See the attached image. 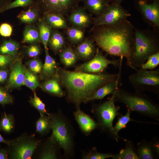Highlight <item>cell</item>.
Listing matches in <instances>:
<instances>
[{
    "instance_id": "obj_1",
    "label": "cell",
    "mask_w": 159,
    "mask_h": 159,
    "mask_svg": "<svg viewBox=\"0 0 159 159\" xmlns=\"http://www.w3.org/2000/svg\"><path fill=\"white\" fill-rule=\"evenodd\" d=\"M92 40L103 51L113 56L125 57L132 68L131 59L134 49V27L127 19L92 29Z\"/></svg>"
},
{
    "instance_id": "obj_2",
    "label": "cell",
    "mask_w": 159,
    "mask_h": 159,
    "mask_svg": "<svg viewBox=\"0 0 159 159\" xmlns=\"http://www.w3.org/2000/svg\"><path fill=\"white\" fill-rule=\"evenodd\" d=\"M58 73L61 83L65 89L68 100L80 108L95 92L105 84L121 76L120 71L116 74L89 73L71 71L59 68Z\"/></svg>"
},
{
    "instance_id": "obj_3",
    "label": "cell",
    "mask_w": 159,
    "mask_h": 159,
    "mask_svg": "<svg viewBox=\"0 0 159 159\" xmlns=\"http://www.w3.org/2000/svg\"><path fill=\"white\" fill-rule=\"evenodd\" d=\"M159 32L146 29H138L134 27V52L131 59L132 69L137 71L149 57L159 52Z\"/></svg>"
},
{
    "instance_id": "obj_4",
    "label": "cell",
    "mask_w": 159,
    "mask_h": 159,
    "mask_svg": "<svg viewBox=\"0 0 159 159\" xmlns=\"http://www.w3.org/2000/svg\"><path fill=\"white\" fill-rule=\"evenodd\" d=\"M51 122L50 136L64 151L65 158H72L74 153V130L68 119L60 111L49 113Z\"/></svg>"
},
{
    "instance_id": "obj_5",
    "label": "cell",
    "mask_w": 159,
    "mask_h": 159,
    "mask_svg": "<svg viewBox=\"0 0 159 159\" xmlns=\"http://www.w3.org/2000/svg\"><path fill=\"white\" fill-rule=\"evenodd\" d=\"M115 101L124 104L131 111L159 120V105L142 93L129 92L119 88L114 94Z\"/></svg>"
},
{
    "instance_id": "obj_6",
    "label": "cell",
    "mask_w": 159,
    "mask_h": 159,
    "mask_svg": "<svg viewBox=\"0 0 159 159\" xmlns=\"http://www.w3.org/2000/svg\"><path fill=\"white\" fill-rule=\"evenodd\" d=\"M114 94L103 103L94 105L92 111L97 120V128L107 133L111 138L118 141L121 138L117 137L113 131V122L115 118L120 114V107L115 104Z\"/></svg>"
},
{
    "instance_id": "obj_7",
    "label": "cell",
    "mask_w": 159,
    "mask_h": 159,
    "mask_svg": "<svg viewBox=\"0 0 159 159\" xmlns=\"http://www.w3.org/2000/svg\"><path fill=\"white\" fill-rule=\"evenodd\" d=\"M7 145L9 158L30 159L41 140L37 139L34 134L24 133L17 138L9 140Z\"/></svg>"
},
{
    "instance_id": "obj_8",
    "label": "cell",
    "mask_w": 159,
    "mask_h": 159,
    "mask_svg": "<svg viewBox=\"0 0 159 159\" xmlns=\"http://www.w3.org/2000/svg\"><path fill=\"white\" fill-rule=\"evenodd\" d=\"M129 82L135 92L142 93L151 92L159 95V69H140L129 77Z\"/></svg>"
},
{
    "instance_id": "obj_9",
    "label": "cell",
    "mask_w": 159,
    "mask_h": 159,
    "mask_svg": "<svg viewBox=\"0 0 159 159\" xmlns=\"http://www.w3.org/2000/svg\"><path fill=\"white\" fill-rule=\"evenodd\" d=\"M123 59V57H120L117 59H109L97 48L93 57L87 62L77 67L75 71L89 73H101L109 64L121 69Z\"/></svg>"
},
{
    "instance_id": "obj_10",
    "label": "cell",
    "mask_w": 159,
    "mask_h": 159,
    "mask_svg": "<svg viewBox=\"0 0 159 159\" xmlns=\"http://www.w3.org/2000/svg\"><path fill=\"white\" fill-rule=\"evenodd\" d=\"M130 16V13L124 9L120 3L113 2L109 4L103 12L93 19L92 29L100 26L118 23L127 19Z\"/></svg>"
},
{
    "instance_id": "obj_11",
    "label": "cell",
    "mask_w": 159,
    "mask_h": 159,
    "mask_svg": "<svg viewBox=\"0 0 159 159\" xmlns=\"http://www.w3.org/2000/svg\"><path fill=\"white\" fill-rule=\"evenodd\" d=\"M82 0H36L35 4L44 14L54 13L64 16L78 6Z\"/></svg>"
},
{
    "instance_id": "obj_12",
    "label": "cell",
    "mask_w": 159,
    "mask_h": 159,
    "mask_svg": "<svg viewBox=\"0 0 159 159\" xmlns=\"http://www.w3.org/2000/svg\"><path fill=\"white\" fill-rule=\"evenodd\" d=\"M137 8L145 22L153 29L159 32V0L149 2L148 0H139Z\"/></svg>"
},
{
    "instance_id": "obj_13",
    "label": "cell",
    "mask_w": 159,
    "mask_h": 159,
    "mask_svg": "<svg viewBox=\"0 0 159 159\" xmlns=\"http://www.w3.org/2000/svg\"><path fill=\"white\" fill-rule=\"evenodd\" d=\"M60 148L51 137L40 143L32 156L39 159H57L62 158Z\"/></svg>"
},
{
    "instance_id": "obj_14",
    "label": "cell",
    "mask_w": 159,
    "mask_h": 159,
    "mask_svg": "<svg viewBox=\"0 0 159 159\" xmlns=\"http://www.w3.org/2000/svg\"><path fill=\"white\" fill-rule=\"evenodd\" d=\"M26 69L20 60L14 62L11 67L6 87V90L17 88L24 85Z\"/></svg>"
},
{
    "instance_id": "obj_15",
    "label": "cell",
    "mask_w": 159,
    "mask_h": 159,
    "mask_svg": "<svg viewBox=\"0 0 159 159\" xmlns=\"http://www.w3.org/2000/svg\"><path fill=\"white\" fill-rule=\"evenodd\" d=\"M68 20L72 26L84 29L92 23L93 20L83 7L78 6L69 14Z\"/></svg>"
},
{
    "instance_id": "obj_16",
    "label": "cell",
    "mask_w": 159,
    "mask_h": 159,
    "mask_svg": "<svg viewBox=\"0 0 159 159\" xmlns=\"http://www.w3.org/2000/svg\"><path fill=\"white\" fill-rule=\"evenodd\" d=\"M74 119L82 132L86 136L97 128V122L90 116L82 111L80 108L74 112Z\"/></svg>"
},
{
    "instance_id": "obj_17",
    "label": "cell",
    "mask_w": 159,
    "mask_h": 159,
    "mask_svg": "<svg viewBox=\"0 0 159 159\" xmlns=\"http://www.w3.org/2000/svg\"><path fill=\"white\" fill-rule=\"evenodd\" d=\"M122 85L121 76L100 87L93 95L86 100L85 103L96 100H101L106 96L114 94Z\"/></svg>"
},
{
    "instance_id": "obj_18",
    "label": "cell",
    "mask_w": 159,
    "mask_h": 159,
    "mask_svg": "<svg viewBox=\"0 0 159 159\" xmlns=\"http://www.w3.org/2000/svg\"><path fill=\"white\" fill-rule=\"evenodd\" d=\"M96 50L94 41L92 39L86 38L78 44L75 51L79 58L88 60L93 57Z\"/></svg>"
},
{
    "instance_id": "obj_19",
    "label": "cell",
    "mask_w": 159,
    "mask_h": 159,
    "mask_svg": "<svg viewBox=\"0 0 159 159\" xmlns=\"http://www.w3.org/2000/svg\"><path fill=\"white\" fill-rule=\"evenodd\" d=\"M53 77L44 82L42 85V88L44 91L53 95L60 97H63L65 94L60 85L58 71Z\"/></svg>"
},
{
    "instance_id": "obj_20",
    "label": "cell",
    "mask_w": 159,
    "mask_h": 159,
    "mask_svg": "<svg viewBox=\"0 0 159 159\" xmlns=\"http://www.w3.org/2000/svg\"><path fill=\"white\" fill-rule=\"evenodd\" d=\"M52 28L67 29L68 27L67 21L62 15L54 13L44 14L43 19Z\"/></svg>"
},
{
    "instance_id": "obj_21",
    "label": "cell",
    "mask_w": 159,
    "mask_h": 159,
    "mask_svg": "<svg viewBox=\"0 0 159 159\" xmlns=\"http://www.w3.org/2000/svg\"><path fill=\"white\" fill-rule=\"evenodd\" d=\"M82 1L85 9L97 16L103 12L109 4L108 0H82Z\"/></svg>"
},
{
    "instance_id": "obj_22",
    "label": "cell",
    "mask_w": 159,
    "mask_h": 159,
    "mask_svg": "<svg viewBox=\"0 0 159 159\" xmlns=\"http://www.w3.org/2000/svg\"><path fill=\"white\" fill-rule=\"evenodd\" d=\"M45 57L41 72L43 78L47 79L55 75L58 72L56 63L54 59L49 54L48 48L45 49Z\"/></svg>"
},
{
    "instance_id": "obj_23",
    "label": "cell",
    "mask_w": 159,
    "mask_h": 159,
    "mask_svg": "<svg viewBox=\"0 0 159 159\" xmlns=\"http://www.w3.org/2000/svg\"><path fill=\"white\" fill-rule=\"evenodd\" d=\"M65 41L63 34L57 30L52 31L48 44L55 53L60 52L64 48Z\"/></svg>"
},
{
    "instance_id": "obj_24",
    "label": "cell",
    "mask_w": 159,
    "mask_h": 159,
    "mask_svg": "<svg viewBox=\"0 0 159 159\" xmlns=\"http://www.w3.org/2000/svg\"><path fill=\"white\" fill-rule=\"evenodd\" d=\"M59 56L61 62L66 67L74 65L79 59L75 51L70 47L64 48L59 52Z\"/></svg>"
},
{
    "instance_id": "obj_25",
    "label": "cell",
    "mask_w": 159,
    "mask_h": 159,
    "mask_svg": "<svg viewBox=\"0 0 159 159\" xmlns=\"http://www.w3.org/2000/svg\"><path fill=\"white\" fill-rule=\"evenodd\" d=\"M137 153L139 159L156 158L151 143L143 140L137 144Z\"/></svg>"
},
{
    "instance_id": "obj_26",
    "label": "cell",
    "mask_w": 159,
    "mask_h": 159,
    "mask_svg": "<svg viewBox=\"0 0 159 159\" xmlns=\"http://www.w3.org/2000/svg\"><path fill=\"white\" fill-rule=\"evenodd\" d=\"M36 132L42 136L47 134L51 130V122L49 116L46 114L40 115L35 123Z\"/></svg>"
},
{
    "instance_id": "obj_27",
    "label": "cell",
    "mask_w": 159,
    "mask_h": 159,
    "mask_svg": "<svg viewBox=\"0 0 159 159\" xmlns=\"http://www.w3.org/2000/svg\"><path fill=\"white\" fill-rule=\"evenodd\" d=\"M41 42L38 28L32 25L25 27L23 32L22 42L33 44Z\"/></svg>"
},
{
    "instance_id": "obj_28",
    "label": "cell",
    "mask_w": 159,
    "mask_h": 159,
    "mask_svg": "<svg viewBox=\"0 0 159 159\" xmlns=\"http://www.w3.org/2000/svg\"><path fill=\"white\" fill-rule=\"evenodd\" d=\"M124 140L126 143L125 148L120 150L117 154H112L111 158L113 159H139L131 143L127 140L124 139Z\"/></svg>"
},
{
    "instance_id": "obj_29",
    "label": "cell",
    "mask_w": 159,
    "mask_h": 159,
    "mask_svg": "<svg viewBox=\"0 0 159 159\" xmlns=\"http://www.w3.org/2000/svg\"><path fill=\"white\" fill-rule=\"evenodd\" d=\"M66 29L67 39L72 44H78L84 39V29L73 26Z\"/></svg>"
},
{
    "instance_id": "obj_30",
    "label": "cell",
    "mask_w": 159,
    "mask_h": 159,
    "mask_svg": "<svg viewBox=\"0 0 159 159\" xmlns=\"http://www.w3.org/2000/svg\"><path fill=\"white\" fill-rule=\"evenodd\" d=\"M15 128L14 116L4 112L0 120V130L7 134L13 132Z\"/></svg>"
},
{
    "instance_id": "obj_31",
    "label": "cell",
    "mask_w": 159,
    "mask_h": 159,
    "mask_svg": "<svg viewBox=\"0 0 159 159\" xmlns=\"http://www.w3.org/2000/svg\"><path fill=\"white\" fill-rule=\"evenodd\" d=\"M35 6L21 12L17 16V18L23 23L31 24L35 22L38 17V8Z\"/></svg>"
},
{
    "instance_id": "obj_32",
    "label": "cell",
    "mask_w": 159,
    "mask_h": 159,
    "mask_svg": "<svg viewBox=\"0 0 159 159\" xmlns=\"http://www.w3.org/2000/svg\"><path fill=\"white\" fill-rule=\"evenodd\" d=\"M19 48V44L11 40H5L0 45V54L15 56Z\"/></svg>"
},
{
    "instance_id": "obj_33",
    "label": "cell",
    "mask_w": 159,
    "mask_h": 159,
    "mask_svg": "<svg viewBox=\"0 0 159 159\" xmlns=\"http://www.w3.org/2000/svg\"><path fill=\"white\" fill-rule=\"evenodd\" d=\"M38 29L41 42L44 46V49H47L48 42L52 31V28L43 19H42L39 22Z\"/></svg>"
},
{
    "instance_id": "obj_34",
    "label": "cell",
    "mask_w": 159,
    "mask_h": 159,
    "mask_svg": "<svg viewBox=\"0 0 159 159\" xmlns=\"http://www.w3.org/2000/svg\"><path fill=\"white\" fill-rule=\"evenodd\" d=\"M127 111L126 114L123 115H121L118 117V121L113 127V131L115 135L117 137L121 138L118 135V132L122 129L125 128L127 126V124L131 121H135L130 117L131 111L127 109Z\"/></svg>"
},
{
    "instance_id": "obj_35",
    "label": "cell",
    "mask_w": 159,
    "mask_h": 159,
    "mask_svg": "<svg viewBox=\"0 0 159 159\" xmlns=\"http://www.w3.org/2000/svg\"><path fill=\"white\" fill-rule=\"evenodd\" d=\"M24 85L34 90L40 86L37 76L29 70L26 69Z\"/></svg>"
},
{
    "instance_id": "obj_36",
    "label": "cell",
    "mask_w": 159,
    "mask_h": 159,
    "mask_svg": "<svg viewBox=\"0 0 159 159\" xmlns=\"http://www.w3.org/2000/svg\"><path fill=\"white\" fill-rule=\"evenodd\" d=\"M112 154L98 152L96 148L93 147L90 150L82 155L83 159H105L111 158Z\"/></svg>"
},
{
    "instance_id": "obj_37",
    "label": "cell",
    "mask_w": 159,
    "mask_h": 159,
    "mask_svg": "<svg viewBox=\"0 0 159 159\" xmlns=\"http://www.w3.org/2000/svg\"><path fill=\"white\" fill-rule=\"evenodd\" d=\"M33 93V97H31L29 101L32 106L39 112L40 115L45 114L48 115L49 112H47L46 109L45 104L37 96L34 91Z\"/></svg>"
},
{
    "instance_id": "obj_38",
    "label": "cell",
    "mask_w": 159,
    "mask_h": 159,
    "mask_svg": "<svg viewBox=\"0 0 159 159\" xmlns=\"http://www.w3.org/2000/svg\"><path fill=\"white\" fill-rule=\"evenodd\" d=\"M159 64V52L154 54L148 58L145 62L141 66V69L153 70Z\"/></svg>"
},
{
    "instance_id": "obj_39",
    "label": "cell",
    "mask_w": 159,
    "mask_h": 159,
    "mask_svg": "<svg viewBox=\"0 0 159 159\" xmlns=\"http://www.w3.org/2000/svg\"><path fill=\"white\" fill-rule=\"evenodd\" d=\"M34 3L33 0H16L8 4L3 9L2 12L15 8L28 6L32 5Z\"/></svg>"
},
{
    "instance_id": "obj_40",
    "label": "cell",
    "mask_w": 159,
    "mask_h": 159,
    "mask_svg": "<svg viewBox=\"0 0 159 159\" xmlns=\"http://www.w3.org/2000/svg\"><path fill=\"white\" fill-rule=\"evenodd\" d=\"M43 65L42 62L38 59H32L27 63L29 70L35 74L41 72Z\"/></svg>"
},
{
    "instance_id": "obj_41",
    "label": "cell",
    "mask_w": 159,
    "mask_h": 159,
    "mask_svg": "<svg viewBox=\"0 0 159 159\" xmlns=\"http://www.w3.org/2000/svg\"><path fill=\"white\" fill-rule=\"evenodd\" d=\"M12 97L6 90L0 87V104L4 105L13 103Z\"/></svg>"
},
{
    "instance_id": "obj_42",
    "label": "cell",
    "mask_w": 159,
    "mask_h": 159,
    "mask_svg": "<svg viewBox=\"0 0 159 159\" xmlns=\"http://www.w3.org/2000/svg\"><path fill=\"white\" fill-rule=\"evenodd\" d=\"M14 57L0 54V68L3 69L14 62Z\"/></svg>"
},
{
    "instance_id": "obj_43",
    "label": "cell",
    "mask_w": 159,
    "mask_h": 159,
    "mask_svg": "<svg viewBox=\"0 0 159 159\" xmlns=\"http://www.w3.org/2000/svg\"><path fill=\"white\" fill-rule=\"evenodd\" d=\"M40 49L39 45L33 44L27 47L26 52L28 56L31 57H34L40 54Z\"/></svg>"
},
{
    "instance_id": "obj_44",
    "label": "cell",
    "mask_w": 159,
    "mask_h": 159,
    "mask_svg": "<svg viewBox=\"0 0 159 159\" xmlns=\"http://www.w3.org/2000/svg\"><path fill=\"white\" fill-rule=\"evenodd\" d=\"M12 32V27L8 23H3L0 26V35L2 36L9 37L11 35Z\"/></svg>"
},
{
    "instance_id": "obj_45",
    "label": "cell",
    "mask_w": 159,
    "mask_h": 159,
    "mask_svg": "<svg viewBox=\"0 0 159 159\" xmlns=\"http://www.w3.org/2000/svg\"><path fill=\"white\" fill-rule=\"evenodd\" d=\"M8 75L7 70L2 69H0V84L4 82L7 80Z\"/></svg>"
},
{
    "instance_id": "obj_46",
    "label": "cell",
    "mask_w": 159,
    "mask_h": 159,
    "mask_svg": "<svg viewBox=\"0 0 159 159\" xmlns=\"http://www.w3.org/2000/svg\"><path fill=\"white\" fill-rule=\"evenodd\" d=\"M9 159L8 152L7 148H1L0 149V159Z\"/></svg>"
},
{
    "instance_id": "obj_47",
    "label": "cell",
    "mask_w": 159,
    "mask_h": 159,
    "mask_svg": "<svg viewBox=\"0 0 159 159\" xmlns=\"http://www.w3.org/2000/svg\"><path fill=\"white\" fill-rule=\"evenodd\" d=\"M11 1V0H0V13L2 12L3 8Z\"/></svg>"
},
{
    "instance_id": "obj_48",
    "label": "cell",
    "mask_w": 159,
    "mask_h": 159,
    "mask_svg": "<svg viewBox=\"0 0 159 159\" xmlns=\"http://www.w3.org/2000/svg\"><path fill=\"white\" fill-rule=\"evenodd\" d=\"M9 142V140H5L0 134V143H4L7 145Z\"/></svg>"
},
{
    "instance_id": "obj_49",
    "label": "cell",
    "mask_w": 159,
    "mask_h": 159,
    "mask_svg": "<svg viewBox=\"0 0 159 159\" xmlns=\"http://www.w3.org/2000/svg\"><path fill=\"white\" fill-rule=\"evenodd\" d=\"M123 0H111L112 2H116L120 4V3Z\"/></svg>"
}]
</instances>
